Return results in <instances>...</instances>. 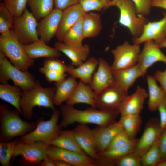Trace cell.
<instances>
[{"mask_svg": "<svg viewBox=\"0 0 166 166\" xmlns=\"http://www.w3.org/2000/svg\"><path fill=\"white\" fill-rule=\"evenodd\" d=\"M22 89L7 83L0 84V98L14 106L22 114L20 105Z\"/></svg>", "mask_w": 166, "mask_h": 166, "instance_id": "4dcf8cb0", "label": "cell"}, {"mask_svg": "<svg viewBox=\"0 0 166 166\" xmlns=\"http://www.w3.org/2000/svg\"><path fill=\"white\" fill-rule=\"evenodd\" d=\"M49 145H54L65 150L87 156L76 140L72 130H61L57 136L51 140Z\"/></svg>", "mask_w": 166, "mask_h": 166, "instance_id": "4316f807", "label": "cell"}, {"mask_svg": "<svg viewBox=\"0 0 166 166\" xmlns=\"http://www.w3.org/2000/svg\"><path fill=\"white\" fill-rule=\"evenodd\" d=\"M27 4L37 20L45 18L54 9L53 0H28Z\"/></svg>", "mask_w": 166, "mask_h": 166, "instance_id": "836d02e7", "label": "cell"}, {"mask_svg": "<svg viewBox=\"0 0 166 166\" xmlns=\"http://www.w3.org/2000/svg\"><path fill=\"white\" fill-rule=\"evenodd\" d=\"M114 166H141V157L132 152L114 160Z\"/></svg>", "mask_w": 166, "mask_h": 166, "instance_id": "60d3db41", "label": "cell"}, {"mask_svg": "<svg viewBox=\"0 0 166 166\" xmlns=\"http://www.w3.org/2000/svg\"><path fill=\"white\" fill-rule=\"evenodd\" d=\"M118 121L131 140L136 139L142 123V117L140 114L121 115Z\"/></svg>", "mask_w": 166, "mask_h": 166, "instance_id": "d6a6232c", "label": "cell"}, {"mask_svg": "<svg viewBox=\"0 0 166 166\" xmlns=\"http://www.w3.org/2000/svg\"><path fill=\"white\" fill-rule=\"evenodd\" d=\"M160 115V123L161 131L166 129V96L157 108Z\"/></svg>", "mask_w": 166, "mask_h": 166, "instance_id": "bcb514c9", "label": "cell"}, {"mask_svg": "<svg viewBox=\"0 0 166 166\" xmlns=\"http://www.w3.org/2000/svg\"><path fill=\"white\" fill-rule=\"evenodd\" d=\"M54 161L56 166H71L69 164L62 160H56Z\"/></svg>", "mask_w": 166, "mask_h": 166, "instance_id": "f5cc1de1", "label": "cell"}, {"mask_svg": "<svg viewBox=\"0 0 166 166\" xmlns=\"http://www.w3.org/2000/svg\"><path fill=\"white\" fill-rule=\"evenodd\" d=\"M48 146L40 141L24 143L18 140L16 145L11 162L17 156H21L20 163L22 164L38 166L47 156Z\"/></svg>", "mask_w": 166, "mask_h": 166, "instance_id": "9c48e42d", "label": "cell"}, {"mask_svg": "<svg viewBox=\"0 0 166 166\" xmlns=\"http://www.w3.org/2000/svg\"><path fill=\"white\" fill-rule=\"evenodd\" d=\"M43 67L50 69L66 72L67 65L64 62L56 58H46L43 61Z\"/></svg>", "mask_w": 166, "mask_h": 166, "instance_id": "7bdbcfd3", "label": "cell"}, {"mask_svg": "<svg viewBox=\"0 0 166 166\" xmlns=\"http://www.w3.org/2000/svg\"><path fill=\"white\" fill-rule=\"evenodd\" d=\"M16 109L10 110L5 104L0 105V141L7 142L14 138L24 136L36 127L37 122H28L20 117Z\"/></svg>", "mask_w": 166, "mask_h": 166, "instance_id": "3957f363", "label": "cell"}, {"mask_svg": "<svg viewBox=\"0 0 166 166\" xmlns=\"http://www.w3.org/2000/svg\"><path fill=\"white\" fill-rule=\"evenodd\" d=\"M158 44L160 48H166V38Z\"/></svg>", "mask_w": 166, "mask_h": 166, "instance_id": "db71d44e", "label": "cell"}, {"mask_svg": "<svg viewBox=\"0 0 166 166\" xmlns=\"http://www.w3.org/2000/svg\"><path fill=\"white\" fill-rule=\"evenodd\" d=\"M28 0H4V4L14 17L20 16L26 8Z\"/></svg>", "mask_w": 166, "mask_h": 166, "instance_id": "ab89813d", "label": "cell"}, {"mask_svg": "<svg viewBox=\"0 0 166 166\" xmlns=\"http://www.w3.org/2000/svg\"><path fill=\"white\" fill-rule=\"evenodd\" d=\"M72 130L76 140L86 155L97 161L100 156L96 152L93 129L86 124H81Z\"/></svg>", "mask_w": 166, "mask_h": 166, "instance_id": "d6986e66", "label": "cell"}, {"mask_svg": "<svg viewBox=\"0 0 166 166\" xmlns=\"http://www.w3.org/2000/svg\"><path fill=\"white\" fill-rule=\"evenodd\" d=\"M96 93L89 85H85L80 80L73 94L66 101V104L73 105L77 103H84L96 108Z\"/></svg>", "mask_w": 166, "mask_h": 166, "instance_id": "cb8c5ba5", "label": "cell"}, {"mask_svg": "<svg viewBox=\"0 0 166 166\" xmlns=\"http://www.w3.org/2000/svg\"><path fill=\"white\" fill-rule=\"evenodd\" d=\"M156 166H166V159L160 160Z\"/></svg>", "mask_w": 166, "mask_h": 166, "instance_id": "11a10c76", "label": "cell"}, {"mask_svg": "<svg viewBox=\"0 0 166 166\" xmlns=\"http://www.w3.org/2000/svg\"><path fill=\"white\" fill-rule=\"evenodd\" d=\"M83 16L64 36L62 42L66 45L77 47L83 46L82 41L85 38L82 28Z\"/></svg>", "mask_w": 166, "mask_h": 166, "instance_id": "1f68e13d", "label": "cell"}, {"mask_svg": "<svg viewBox=\"0 0 166 166\" xmlns=\"http://www.w3.org/2000/svg\"><path fill=\"white\" fill-rule=\"evenodd\" d=\"M54 47L60 52L64 53L71 61V64L77 67L85 61L90 51L89 46L85 44L81 47H74L68 45L63 42H56Z\"/></svg>", "mask_w": 166, "mask_h": 166, "instance_id": "603a6c76", "label": "cell"}, {"mask_svg": "<svg viewBox=\"0 0 166 166\" xmlns=\"http://www.w3.org/2000/svg\"><path fill=\"white\" fill-rule=\"evenodd\" d=\"M159 148L161 160L166 159V129L161 133L159 142Z\"/></svg>", "mask_w": 166, "mask_h": 166, "instance_id": "7dc6e473", "label": "cell"}, {"mask_svg": "<svg viewBox=\"0 0 166 166\" xmlns=\"http://www.w3.org/2000/svg\"><path fill=\"white\" fill-rule=\"evenodd\" d=\"M78 83L76 78L70 76L61 81L55 82L56 90L54 95V103L57 106L66 101L71 96Z\"/></svg>", "mask_w": 166, "mask_h": 166, "instance_id": "83f0119b", "label": "cell"}, {"mask_svg": "<svg viewBox=\"0 0 166 166\" xmlns=\"http://www.w3.org/2000/svg\"><path fill=\"white\" fill-rule=\"evenodd\" d=\"M47 155L53 160H63L71 166H98V162L88 156L84 155L56 146L49 145Z\"/></svg>", "mask_w": 166, "mask_h": 166, "instance_id": "7c38bea8", "label": "cell"}, {"mask_svg": "<svg viewBox=\"0 0 166 166\" xmlns=\"http://www.w3.org/2000/svg\"><path fill=\"white\" fill-rule=\"evenodd\" d=\"M151 6L162 8L166 10V0H152Z\"/></svg>", "mask_w": 166, "mask_h": 166, "instance_id": "f907efd6", "label": "cell"}, {"mask_svg": "<svg viewBox=\"0 0 166 166\" xmlns=\"http://www.w3.org/2000/svg\"><path fill=\"white\" fill-rule=\"evenodd\" d=\"M113 74L115 82L127 92L136 80L144 76L137 64L128 68L113 71Z\"/></svg>", "mask_w": 166, "mask_h": 166, "instance_id": "484cf974", "label": "cell"}, {"mask_svg": "<svg viewBox=\"0 0 166 166\" xmlns=\"http://www.w3.org/2000/svg\"><path fill=\"white\" fill-rule=\"evenodd\" d=\"M82 28L84 38L97 36L102 29L100 15L93 12L85 13L83 16Z\"/></svg>", "mask_w": 166, "mask_h": 166, "instance_id": "f1b7e54d", "label": "cell"}, {"mask_svg": "<svg viewBox=\"0 0 166 166\" xmlns=\"http://www.w3.org/2000/svg\"><path fill=\"white\" fill-rule=\"evenodd\" d=\"M160 20L149 22L144 26L142 32L140 37L133 38L134 44L140 45L148 40H153L157 44L166 38V13Z\"/></svg>", "mask_w": 166, "mask_h": 166, "instance_id": "9a60e30c", "label": "cell"}, {"mask_svg": "<svg viewBox=\"0 0 166 166\" xmlns=\"http://www.w3.org/2000/svg\"><path fill=\"white\" fill-rule=\"evenodd\" d=\"M112 0H79L78 3L85 13L92 11H100L107 9Z\"/></svg>", "mask_w": 166, "mask_h": 166, "instance_id": "f35d334b", "label": "cell"}, {"mask_svg": "<svg viewBox=\"0 0 166 166\" xmlns=\"http://www.w3.org/2000/svg\"><path fill=\"white\" fill-rule=\"evenodd\" d=\"M148 94L143 88L138 86L135 91L127 95L124 99L119 112L121 115L140 114Z\"/></svg>", "mask_w": 166, "mask_h": 166, "instance_id": "44dd1931", "label": "cell"}, {"mask_svg": "<svg viewBox=\"0 0 166 166\" xmlns=\"http://www.w3.org/2000/svg\"><path fill=\"white\" fill-rule=\"evenodd\" d=\"M38 166H56L54 161L47 155L44 158Z\"/></svg>", "mask_w": 166, "mask_h": 166, "instance_id": "816d5d0a", "label": "cell"}, {"mask_svg": "<svg viewBox=\"0 0 166 166\" xmlns=\"http://www.w3.org/2000/svg\"><path fill=\"white\" fill-rule=\"evenodd\" d=\"M160 137L141 157L142 166H156L161 160L159 148Z\"/></svg>", "mask_w": 166, "mask_h": 166, "instance_id": "8d00e7d4", "label": "cell"}, {"mask_svg": "<svg viewBox=\"0 0 166 166\" xmlns=\"http://www.w3.org/2000/svg\"><path fill=\"white\" fill-rule=\"evenodd\" d=\"M140 52V45L130 44L127 41L112 50L114 61L111 65L113 71L128 68L136 65Z\"/></svg>", "mask_w": 166, "mask_h": 166, "instance_id": "8fae6325", "label": "cell"}, {"mask_svg": "<svg viewBox=\"0 0 166 166\" xmlns=\"http://www.w3.org/2000/svg\"><path fill=\"white\" fill-rule=\"evenodd\" d=\"M18 140L0 142V163L3 166H8L12 158L16 144Z\"/></svg>", "mask_w": 166, "mask_h": 166, "instance_id": "74e56055", "label": "cell"}, {"mask_svg": "<svg viewBox=\"0 0 166 166\" xmlns=\"http://www.w3.org/2000/svg\"><path fill=\"white\" fill-rule=\"evenodd\" d=\"M39 71L45 76L49 82L61 81L66 78V76L65 73L48 69L44 67L40 68Z\"/></svg>", "mask_w": 166, "mask_h": 166, "instance_id": "b9f144b4", "label": "cell"}, {"mask_svg": "<svg viewBox=\"0 0 166 166\" xmlns=\"http://www.w3.org/2000/svg\"><path fill=\"white\" fill-rule=\"evenodd\" d=\"M60 112L62 119L59 125L61 128H66L76 123L105 126L115 121L120 114L118 111L100 110L92 107L83 110H79L73 105L66 104L60 106Z\"/></svg>", "mask_w": 166, "mask_h": 166, "instance_id": "6da1fadb", "label": "cell"}, {"mask_svg": "<svg viewBox=\"0 0 166 166\" xmlns=\"http://www.w3.org/2000/svg\"><path fill=\"white\" fill-rule=\"evenodd\" d=\"M161 132L159 120L156 118L150 119L146 123L133 153L141 157L160 137Z\"/></svg>", "mask_w": 166, "mask_h": 166, "instance_id": "4fadbf2b", "label": "cell"}, {"mask_svg": "<svg viewBox=\"0 0 166 166\" xmlns=\"http://www.w3.org/2000/svg\"><path fill=\"white\" fill-rule=\"evenodd\" d=\"M79 0H53L55 8L62 10L78 3Z\"/></svg>", "mask_w": 166, "mask_h": 166, "instance_id": "c3c4849f", "label": "cell"}, {"mask_svg": "<svg viewBox=\"0 0 166 166\" xmlns=\"http://www.w3.org/2000/svg\"><path fill=\"white\" fill-rule=\"evenodd\" d=\"M55 87H44L39 81L37 80L35 86L32 88L22 90L20 105L24 117L28 120L32 119L33 109L35 106L50 108L54 111Z\"/></svg>", "mask_w": 166, "mask_h": 166, "instance_id": "7a4b0ae2", "label": "cell"}, {"mask_svg": "<svg viewBox=\"0 0 166 166\" xmlns=\"http://www.w3.org/2000/svg\"><path fill=\"white\" fill-rule=\"evenodd\" d=\"M23 46L29 57L33 60L43 57L58 58L61 55L57 49L48 46L39 38L30 44Z\"/></svg>", "mask_w": 166, "mask_h": 166, "instance_id": "d4e9b609", "label": "cell"}, {"mask_svg": "<svg viewBox=\"0 0 166 166\" xmlns=\"http://www.w3.org/2000/svg\"><path fill=\"white\" fill-rule=\"evenodd\" d=\"M37 20L26 8L21 15L14 17L12 30L23 45L30 44L39 39Z\"/></svg>", "mask_w": 166, "mask_h": 166, "instance_id": "ba28073f", "label": "cell"}, {"mask_svg": "<svg viewBox=\"0 0 166 166\" xmlns=\"http://www.w3.org/2000/svg\"><path fill=\"white\" fill-rule=\"evenodd\" d=\"M124 130L119 122L116 121L107 126H98L93 129L96 150L98 155L105 151L116 136Z\"/></svg>", "mask_w": 166, "mask_h": 166, "instance_id": "2e32d148", "label": "cell"}, {"mask_svg": "<svg viewBox=\"0 0 166 166\" xmlns=\"http://www.w3.org/2000/svg\"><path fill=\"white\" fill-rule=\"evenodd\" d=\"M63 10L54 8L48 15L38 23L39 39L46 44L55 36L59 25Z\"/></svg>", "mask_w": 166, "mask_h": 166, "instance_id": "e0dca14e", "label": "cell"}, {"mask_svg": "<svg viewBox=\"0 0 166 166\" xmlns=\"http://www.w3.org/2000/svg\"><path fill=\"white\" fill-rule=\"evenodd\" d=\"M11 79L14 85L22 90L30 89L35 85L36 80L34 76L28 70H22L14 66L4 56L0 59V82L8 83Z\"/></svg>", "mask_w": 166, "mask_h": 166, "instance_id": "52a82bcc", "label": "cell"}, {"mask_svg": "<svg viewBox=\"0 0 166 166\" xmlns=\"http://www.w3.org/2000/svg\"><path fill=\"white\" fill-rule=\"evenodd\" d=\"M146 79L148 89V108L151 111H155L166 95L153 76L147 75Z\"/></svg>", "mask_w": 166, "mask_h": 166, "instance_id": "f546056e", "label": "cell"}, {"mask_svg": "<svg viewBox=\"0 0 166 166\" xmlns=\"http://www.w3.org/2000/svg\"><path fill=\"white\" fill-rule=\"evenodd\" d=\"M60 111L55 109L53 111L50 119L44 121L40 119L37 122L36 128L30 132L22 136L19 142L30 143L40 141L49 145L51 140L57 136L61 131V127L57 123Z\"/></svg>", "mask_w": 166, "mask_h": 166, "instance_id": "8992f818", "label": "cell"}, {"mask_svg": "<svg viewBox=\"0 0 166 166\" xmlns=\"http://www.w3.org/2000/svg\"><path fill=\"white\" fill-rule=\"evenodd\" d=\"M85 13L79 3L63 10L59 27L55 36L58 42H62L66 33Z\"/></svg>", "mask_w": 166, "mask_h": 166, "instance_id": "ffe728a7", "label": "cell"}, {"mask_svg": "<svg viewBox=\"0 0 166 166\" xmlns=\"http://www.w3.org/2000/svg\"><path fill=\"white\" fill-rule=\"evenodd\" d=\"M98 60V69L93 73L89 84L96 94L115 82L111 66L102 58H99Z\"/></svg>", "mask_w": 166, "mask_h": 166, "instance_id": "ac0fdd59", "label": "cell"}, {"mask_svg": "<svg viewBox=\"0 0 166 166\" xmlns=\"http://www.w3.org/2000/svg\"><path fill=\"white\" fill-rule=\"evenodd\" d=\"M0 50L9 58L13 65L19 69L26 71L34 65L33 60L29 57L23 45L12 30L8 34L0 36Z\"/></svg>", "mask_w": 166, "mask_h": 166, "instance_id": "5b68a950", "label": "cell"}, {"mask_svg": "<svg viewBox=\"0 0 166 166\" xmlns=\"http://www.w3.org/2000/svg\"><path fill=\"white\" fill-rule=\"evenodd\" d=\"M131 140L127 132L124 130L116 136L110 143L106 150L121 146Z\"/></svg>", "mask_w": 166, "mask_h": 166, "instance_id": "ee69618b", "label": "cell"}, {"mask_svg": "<svg viewBox=\"0 0 166 166\" xmlns=\"http://www.w3.org/2000/svg\"><path fill=\"white\" fill-rule=\"evenodd\" d=\"M153 76L156 80L160 83L166 95V68L164 71H157Z\"/></svg>", "mask_w": 166, "mask_h": 166, "instance_id": "681fc988", "label": "cell"}, {"mask_svg": "<svg viewBox=\"0 0 166 166\" xmlns=\"http://www.w3.org/2000/svg\"><path fill=\"white\" fill-rule=\"evenodd\" d=\"M139 139L132 140L125 144L118 147L106 150L98 155L100 156L115 160L128 154L133 152Z\"/></svg>", "mask_w": 166, "mask_h": 166, "instance_id": "e575fe53", "label": "cell"}, {"mask_svg": "<svg viewBox=\"0 0 166 166\" xmlns=\"http://www.w3.org/2000/svg\"><path fill=\"white\" fill-rule=\"evenodd\" d=\"M158 61L166 64V56L153 41L145 42L143 49L139 54L137 63L144 75L150 67Z\"/></svg>", "mask_w": 166, "mask_h": 166, "instance_id": "5bb4252c", "label": "cell"}, {"mask_svg": "<svg viewBox=\"0 0 166 166\" xmlns=\"http://www.w3.org/2000/svg\"><path fill=\"white\" fill-rule=\"evenodd\" d=\"M99 64V60L91 57L77 67L71 64L67 65L66 72L75 78H78L85 84L90 83L96 68Z\"/></svg>", "mask_w": 166, "mask_h": 166, "instance_id": "7402d4cb", "label": "cell"}, {"mask_svg": "<svg viewBox=\"0 0 166 166\" xmlns=\"http://www.w3.org/2000/svg\"><path fill=\"white\" fill-rule=\"evenodd\" d=\"M127 95L128 92L115 82L96 94V108L100 110L119 112Z\"/></svg>", "mask_w": 166, "mask_h": 166, "instance_id": "30bf717a", "label": "cell"}, {"mask_svg": "<svg viewBox=\"0 0 166 166\" xmlns=\"http://www.w3.org/2000/svg\"><path fill=\"white\" fill-rule=\"evenodd\" d=\"M135 5L138 15L145 16L149 14L152 0H131Z\"/></svg>", "mask_w": 166, "mask_h": 166, "instance_id": "f6af8a7d", "label": "cell"}, {"mask_svg": "<svg viewBox=\"0 0 166 166\" xmlns=\"http://www.w3.org/2000/svg\"><path fill=\"white\" fill-rule=\"evenodd\" d=\"M14 17L3 3L0 4V33L1 36L8 34L12 30Z\"/></svg>", "mask_w": 166, "mask_h": 166, "instance_id": "d590c367", "label": "cell"}, {"mask_svg": "<svg viewBox=\"0 0 166 166\" xmlns=\"http://www.w3.org/2000/svg\"><path fill=\"white\" fill-rule=\"evenodd\" d=\"M113 6L119 10V24L129 30L133 38L140 37L148 20L145 16L138 14L131 0H112L107 8Z\"/></svg>", "mask_w": 166, "mask_h": 166, "instance_id": "277c9868", "label": "cell"}]
</instances>
